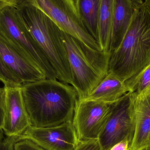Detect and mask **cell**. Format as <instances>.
Returning a JSON list of instances; mask_svg holds the SVG:
<instances>
[{
	"mask_svg": "<svg viewBox=\"0 0 150 150\" xmlns=\"http://www.w3.org/2000/svg\"><path fill=\"white\" fill-rule=\"evenodd\" d=\"M113 104L77 99L72 122L79 141L98 140L111 114Z\"/></svg>",
	"mask_w": 150,
	"mask_h": 150,
	"instance_id": "ba28073f",
	"label": "cell"
},
{
	"mask_svg": "<svg viewBox=\"0 0 150 150\" xmlns=\"http://www.w3.org/2000/svg\"><path fill=\"white\" fill-rule=\"evenodd\" d=\"M0 1L6 3L18 9L21 8L26 2L25 0H0Z\"/></svg>",
	"mask_w": 150,
	"mask_h": 150,
	"instance_id": "cb8c5ba5",
	"label": "cell"
},
{
	"mask_svg": "<svg viewBox=\"0 0 150 150\" xmlns=\"http://www.w3.org/2000/svg\"><path fill=\"white\" fill-rule=\"evenodd\" d=\"M131 93L135 122L131 149L137 150L150 142V84L140 93Z\"/></svg>",
	"mask_w": 150,
	"mask_h": 150,
	"instance_id": "7c38bea8",
	"label": "cell"
},
{
	"mask_svg": "<svg viewBox=\"0 0 150 150\" xmlns=\"http://www.w3.org/2000/svg\"><path fill=\"white\" fill-rule=\"evenodd\" d=\"M21 11L28 30L55 71L58 80L72 84V76L61 30L46 15L27 2Z\"/></svg>",
	"mask_w": 150,
	"mask_h": 150,
	"instance_id": "277c9868",
	"label": "cell"
},
{
	"mask_svg": "<svg viewBox=\"0 0 150 150\" xmlns=\"http://www.w3.org/2000/svg\"><path fill=\"white\" fill-rule=\"evenodd\" d=\"M6 89L4 86L0 87V128H2L4 117Z\"/></svg>",
	"mask_w": 150,
	"mask_h": 150,
	"instance_id": "7402d4cb",
	"label": "cell"
},
{
	"mask_svg": "<svg viewBox=\"0 0 150 150\" xmlns=\"http://www.w3.org/2000/svg\"><path fill=\"white\" fill-rule=\"evenodd\" d=\"M21 90L31 126L47 127L73 120L78 97L71 85L46 78L23 85Z\"/></svg>",
	"mask_w": 150,
	"mask_h": 150,
	"instance_id": "6da1fadb",
	"label": "cell"
},
{
	"mask_svg": "<svg viewBox=\"0 0 150 150\" xmlns=\"http://www.w3.org/2000/svg\"><path fill=\"white\" fill-rule=\"evenodd\" d=\"M51 18L62 31L88 46L101 51L98 42L88 32L83 23L76 0H25Z\"/></svg>",
	"mask_w": 150,
	"mask_h": 150,
	"instance_id": "8992f818",
	"label": "cell"
},
{
	"mask_svg": "<svg viewBox=\"0 0 150 150\" xmlns=\"http://www.w3.org/2000/svg\"><path fill=\"white\" fill-rule=\"evenodd\" d=\"M135 122L132 93H128L113 104L111 114L98 141L102 150H109L127 138L133 141Z\"/></svg>",
	"mask_w": 150,
	"mask_h": 150,
	"instance_id": "52a82bcc",
	"label": "cell"
},
{
	"mask_svg": "<svg viewBox=\"0 0 150 150\" xmlns=\"http://www.w3.org/2000/svg\"><path fill=\"white\" fill-rule=\"evenodd\" d=\"M0 55L7 68L22 86L47 78L43 71L32 60L1 35Z\"/></svg>",
	"mask_w": 150,
	"mask_h": 150,
	"instance_id": "30bf717a",
	"label": "cell"
},
{
	"mask_svg": "<svg viewBox=\"0 0 150 150\" xmlns=\"http://www.w3.org/2000/svg\"><path fill=\"white\" fill-rule=\"evenodd\" d=\"M129 92L125 82L108 72L91 93L83 99L112 104L117 102Z\"/></svg>",
	"mask_w": 150,
	"mask_h": 150,
	"instance_id": "5bb4252c",
	"label": "cell"
},
{
	"mask_svg": "<svg viewBox=\"0 0 150 150\" xmlns=\"http://www.w3.org/2000/svg\"><path fill=\"white\" fill-rule=\"evenodd\" d=\"M137 150H150V142L145 146Z\"/></svg>",
	"mask_w": 150,
	"mask_h": 150,
	"instance_id": "d4e9b609",
	"label": "cell"
},
{
	"mask_svg": "<svg viewBox=\"0 0 150 150\" xmlns=\"http://www.w3.org/2000/svg\"><path fill=\"white\" fill-rule=\"evenodd\" d=\"M78 99L87 97L107 74L111 52L98 51L61 31Z\"/></svg>",
	"mask_w": 150,
	"mask_h": 150,
	"instance_id": "3957f363",
	"label": "cell"
},
{
	"mask_svg": "<svg viewBox=\"0 0 150 150\" xmlns=\"http://www.w3.org/2000/svg\"><path fill=\"white\" fill-rule=\"evenodd\" d=\"M150 63V11L144 2L137 4L122 42L112 52L108 72L127 81Z\"/></svg>",
	"mask_w": 150,
	"mask_h": 150,
	"instance_id": "7a4b0ae2",
	"label": "cell"
},
{
	"mask_svg": "<svg viewBox=\"0 0 150 150\" xmlns=\"http://www.w3.org/2000/svg\"><path fill=\"white\" fill-rule=\"evenodd\" d=\"M15 150H47L33 141L27 139H21L15 145Z\"/></svg>",
	"mask_w": 150,
	"mask_h": 150,
	"instance_id": "d6986e66",
	"label": "cell"
},
{
	"mask_svg": "<svg viewBox=\"0 0 150 150\" xmlns=\"http://www.w3.org/2000/svg\"><path fill=\"white\" fill-rule=\"evenodd\" d=\"M137 4L132 0H114L109 51L119 47L127 32Z\"/></svg>",
	"mask_w": 150,
	"mask_h": 150,
	"instance_id": "4fadbf2b",
	"label": "cell"
},
{
	"mask_svg": "<svg viewBox=\"0 0 150 150\" xmlns=\"http://www.w3.org/2000/svg\"><path fill=\"white\" fill-rule=\"evenodd\" d=\"M8 5H10L4 2L1 1H0V11H1V10L3 8H4V7H6V6H8Z\"/></svg>",
	"mask_w": 150,
	"mask_h": 150,
	"instance_id": "484cf974",
	"label": "cell"
},
{
	"mask_svg": "<svg viewBox=\"0 0 150 150\" xmlns=\"http://www.w3.org/2000/svg\"><path fill=\"white\" fill-rule=\"evenodd\" d=\"M0 82H1V81H0Z\"/></svg>",
	"mask_w": 150,
	"mask_h": 150,
	"instance_id": "4dcf8cb0",
	"label": "cell"
},
{
	"mask_svg": "<svg viewBox=\"0 0 150 150\" xmlns=\"http://www.w3.org/2000/svg\"><path fill=\"white\" fill-rule=\"evenodd\" d=\"M47 150H75L79 141L72 121L58 126L37 127L30 126L18 136Z\"/></svg>",
	"mask_w": 150,
	"mask_h": 150,
	"instance_id": "9c48e42d",
	"label": "cell"
},
{
	"mask_svg": "<svg viewBox=\"0 0 150 150\" xmlns=\"http://www.w3.org/2000/svg\"><path fill=\"white\" fill-rule=\"evenodd\" d=\"M101 1L76 0L78 11L84 25L97 41L98 38V17Z\"/></svg>",
	"mask_w": 150,
	"mask_h": 150,
	"instance_id": "2e32d148",
	"label": "cell"
},
{
	"mask_svg": "<svg viewBox=\"0 0 150 150\" xmlns=\"http://www.w3.org/2000/svg\"><path fill=\"white\" fill-rule=\"evenodd\" d=\"M4 87L6 94L4 120L2 129L5 136H19L31 126L21 87Z\"/></svg>",
	"mask_w": 150,
	"mask_h": 150,
	"instance_id": "8fae6325",
	"label": "cell"
},
{
	"mask_svg": "<svg viewBox=\"0 0 150 150\" xmlns=\"http://www.w3.org/2000/svg\"><path fill=\"white\" fill-rule=\"evenodd\" d=\"M133 141L129 138H126L114 145L109 150H132Z\"/></svg>",
	"mask_w": 150,
	"mask_h": 150,
	"instance_id": "603a6c76",
	"label": "cell"
},
{
	"mask_svg": "<svg viewBox=\"0 0 150 150\" xmlns=\"http://www.w3.org/2000/svg\"><path fill=\"white\" fill-rule=\"evenodd\" d=\"M0 35L32 60L47 78L58 79L55 71L26 26L20 9L8 5L1 10Z\"/></svg>",
	"mask_w": 150,
	"mask_h": 150,
	"instance_id": "5b68a950",
	"label": "cell"
},
{
	"mask_svg": "<svg viewBox=\"0 0 150 150\" xmlns=\"http://www.w3.org/2000/svg\"><path fill=\"white\" fill-rule=\"evenodd\" d=\"M149 141L150 142V135H149Z\"/></svg>",
	"mask_w": 150,
	"mask_h": 150,
	"instance_id": "f546056e",
	"label": "cell"
},
{
	"mask_svg": "<svg viewBox=\"0 0 150 150\" xmlns=\"http://www.w3.org/2000/svg\"><path fill=\"white\" fill-rule=\"evenodd\" d=\"M0 81L5 87H21L22 84L7 68L0 55Z\"/></svg>",
	"mask_w": 150,
	"mask_h": 150,
	"instance_id": "ac0fdd59",
	"label": "cell"
},
{
	"mask_svg": "<svg viewBox=\"0 0 150 150\" xmlns=\"http://www.w3.org/2000/svg\"><path fill=\"white\" fill-rule=\"evenodd\" d=\"M136 4H142L144 3V0H132Z\"/></svg>",
	"mask_w": 150,
	"mask_h": 150,
	"instance_id": "f1b7e54d",
	"label": "cell"
},
{
	"mask_svg": "<svg viewBox=\"0 0 150 150\" xmlns=\"http://www.w3.org/2000/svg\"><path fill=\"white\" fill-rule=\"evenodd\" d=\"M125 82L129 93L142 92L150 84V63L140 73Z\"/></svg>",
	"mask_w": 150,
	"mask_h": 150,
	"instance_id": "e0dca14e",
	"label": "cell"
},
{
	"mask_svg": "<svg viewBox=\"0 0 150 150\" xmlns=\"http://www.w3.org/2000/svg\"><path fill=\"white\" fill-rule=\"evenodd\" d=\"M4 133L2 129L0 128V140L4 137Z\"/></svg>",
	"mask_w": 150,
	"mask_h": 150,
	"instance_id": "83f0119b",
	"label": "cell"
},
{
	"mask_svg": "<svg viewBox=\"0 0 150 150\" xmlns=\"http://www.w3.org/2000/svg\"><path fill=\"white\" fill-rule=\"evenodd\" d=\"M75 150H102L98 139L79 141Z\"/></svg>",
	"mask_w": 150,
	"mask_h": 150,
	"instance_id": "44dd1931",
	"label": "cell"
},
{
	"mask_svg": "<svg viewBox=\"0 0 150 150\" xmlns=\"http://www.w3.org/2000/svg\"><path fill=\"white\" fill-rule=\"evenodd\" d=\"M114 0H101L98 17V44L101 51L108 52L112 24Z\"/></svg>",
	"mask_w": 150,
	"mask_h": 150,
	"instance_id": "9a60e30c",
	"label": "cell"
},
{
	"mask_svg": "<svg viewBox=\"0 0 150 150\" xmlns=\"http://www.w3.org/2000/svg\"><path fill=\"white\" fill-rule=\"evenodd\" d=\"M144 2L150 11V0H144Z\"/></svg>",
	"mask_w": 150,
	"mask_h": 150,
	"instance_id": "4316f807",
	"label": "cell"
},
{
	"mask_svg": "<svg viewBox=\"0 0 150 150\" xmlns=\"http://www.w3.org/2000/svg\"><path fill=\"white\" fill-rule=\"evenodd\" d=\"M18 141V136H6L0 140V150H15V145Z\"/></svg>",
	"mask_w": 150,
	"mask_h": 150,
	"instance_id": "ffe728a7",
	"label": "cell"
}]
</instances>
